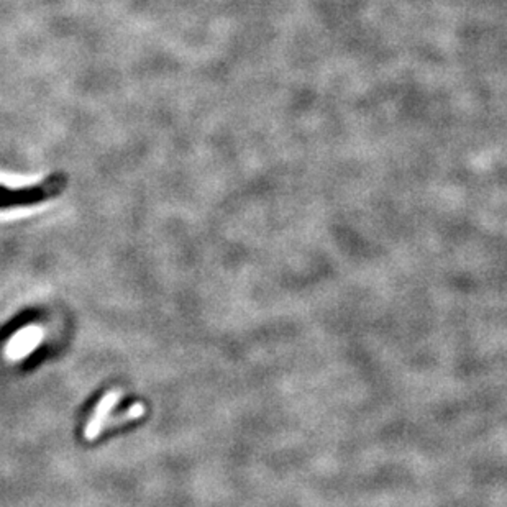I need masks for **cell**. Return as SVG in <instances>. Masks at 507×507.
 Listing matches in <instances>:
<instances>
[{
	"mask_svg": "<svg viewBox=\"0 0 507 507\" xmlns=\"http://www.w3.org/2000/svg\"><path fill=\"white\" fill-rule=\"evenodd\" d=\"M66 184H68V176L56 173L48 176L38 186L23 187V189H10V187L0 186V209L45 202V200L60 196L64 191Z\"/></svg>",
	"mask_w": 507,
	"mask_h": 507,
	"instance_id": "6da1fadb",
	"label": "cell"
},
{
	"mask_svg": "<svg viewBox=\"0 0 507 507\" xmlns=\"http://www.w3.org/2000/svg\"><path fill=\"white\" fill-rule=\"evenodd\" d=\"M117 397H119V394L112 392V394H108V396L106 397V399H104L102 402H100V405H99L97 412H95V418H94V421H92V424H91V425H87V430H86V437H87V438H94L95 435L99 434L100 422L104 421V417H106L107 410L112 408V404H114V402L117 401Z\"/></svg>",
	"mask_w": 507,
	"mask_h": 507,
	"instance_id": "7a4b0ae2",
	"label": "cell"
},
{
	"mask_svg": "<svg viewBox=\"0 0 507 507\" xmlns=\"http://www.w3.org/2000/svg\"><path fill=\"white\" fill-rule=\"evenodd\" d=\"M27 335H28V330H25V332H23V337H25L23 340H20V337H19V335H16L15 340L12 342V349H15L16 351H20V353H27L28 350H32L33 346H35L36 343H38V340H36V335H40V332H38V330L32 329L30 337H27Z\"/></svg>",
	"mask_w": 507,
	"mask_h": 507,
	"instance_id": "3957f363",
	"label": "cell"
}]
</instances>
